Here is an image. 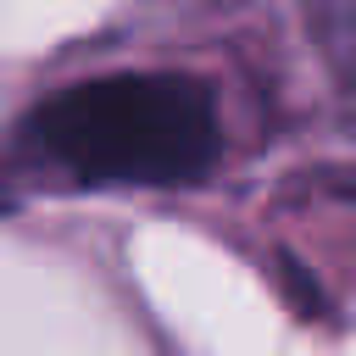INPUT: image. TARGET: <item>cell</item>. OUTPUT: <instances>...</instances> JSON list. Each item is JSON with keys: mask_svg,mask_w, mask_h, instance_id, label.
I'll return each mask as SVG.
<instances>
[{"mask_svg": "<svg viewBox=\"0 0 356 356\" xmlns=\"http://www.w3.org/2000/svg\"><path fill=\"white\" fill-rule=\"evenodd\" d=\"M28 145L78 184L178 189L217 167V100L184 72H111L39 100L22 122Z\"/></svg>", "mask_w": 356, "mask_h": 356, "instance_id": "obj_1", "label": "cell"}, {"mask_svg": "<svg viewBox=\"0 0 356 356\" xmlns=\"http://www.w3.org/2000/svg\"><path fill=\"white\" fill-rule=\"evenodd\" d=\"M317 33H323V50H328V61H334V78L345 83V95H356V0L323 6Z\"/></svg>", "mask_w": 356, "mask_h": 356, "instance_id": "obj_2", "label": "cell"}]
</instances>
